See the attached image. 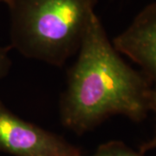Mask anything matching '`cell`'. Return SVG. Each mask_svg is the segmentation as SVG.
<instances>
[{
  "label": "cell",
  "instance_id": "7",
  "mask_svg": "<svg viewBox=\"0 0 156 156\" xmlns=\"http://www.w3.org/2000/svg\"><path fill=\"white\" fill-rule=\"evenodd\" d=\"M152 111H154L156 113V89H154V93H153V101H152ZM156 149V130L155 134L152 139L146 142L144 144L140 147V153L141 154H145L146 152L150 150Z\"/></svg>",
  "mask_w": 156,
  "mask_h": 156
},
{
  "label": "cell",
  "instance_id": "1",
  "mask_svg": "<svg viewBox=\"0 0 156 156\" xmlns=\"http://www.w3.org/2000/svg\"><path fill=\"white\" fill-rule=\"evenodd\" d=\"M153 93L150 82L124 62L95 15L60 97L62 125L82 135L116 115L141 122L152 111Z\"/></svg>",
  "mask_w": 156,
  "mask_h": 156
},
{
  "label": "cell",
  "instance_id": "6",
  "mask_svg": "<svg viewBox=\"0 0 156 156\" xmlns=\"http://www.w3.org/2000/svg\"><path fill=\"white\" fill-rule=\"evenodd\" d=\"M10 50L11 47L0 46V81L8 76L12 66Z\"/></svg>",
  "mask_w": 156,
  "mask_h": 156
},
{
  "label": "cell",
  "instance_id": "5",
  "mask_svg": "<svg viewBox=\"0 0 156 156\" xmlns=\"http://www.w3.org/2000/svg\"><path fill=\"white\" fill-rule=\"evenodd\" d=\"M89 156H144V154L133 150L122 141L111 140L99 146L95 153Z\"/></svg>",
  "mask_w": 156,
  "mask_h": 156
},
{
  "label": "cell",
  "instance_id": "2",
  "mask_svg": "<svg viewBox=\"0 0 156 156\" xmlns=\"http://www.w3.org/2000/svg\"><path fill=\"white\" fill-rule=\"evenodd\" d=\"M11 48L30 59L62 67L76 55L97 0H5Z\"/></svg>",
  "mask_w": 156,
  "mask_h": 156
},
{
  "label": "cell",
  "instance_id": "4",
  "mask_svg": "<svg viewBox=\"0 0 156 156\" xmlns=\"http://www.w3.org/2000/svg\"><path fill=\"white\" fill-rule=\"evenodd\" d=\"M115 49L129 57L156 89V2L147 5L113 40Z\"/></svg>",
  "mask_w": 156,
  "mask_h": 156
},
{
  "label": "cell",
  "instance_id": "3",
  "mask_svg": "<svg viewBox=\"0 0 156 156\" xmlns=\"http://www.w3.org/2000/svg\"><path fill=\"white\" fill-rule=\"evenodd\" d=\"M0 151L13 156H82L58 134L15 115L0 100Z\"/></svg>",
  "mask_w": 156,
  "mask_h": 156
},
{
  "label": "cell",
  "instance_id": "8",
  "mask_svg": "<svg viewBox=\"0 0 156 156\" xmlns=\"http://www.w3.org/2000/svg\"><path fill=\"white\" fill-rule=\"evenodd\" d=\"M5 2V0H0V4H2V3H4Z\"/></svg>",
  "mask_w": 156,
  "mask_h": 156
}]
</instances>
